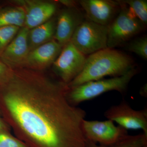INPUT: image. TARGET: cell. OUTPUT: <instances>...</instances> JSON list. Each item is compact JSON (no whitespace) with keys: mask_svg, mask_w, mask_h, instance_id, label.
I'll return each instance as SVG.
<instances>
[{"mask_svg":"<svg viewBox=\"0 0 147 147\" xmlns=\"http://www.w3.org/2000/svg\"><path fill=\"white\" fill-rule=\"evenodd\" d=\"M147 145V135L143 134L128 135L117 143L110 146L98 145L86 140V147H143Z\"/></svg>","mask_w":147,"mask_h":147,"instance_id":"2e32d148","label":"cell"},{"mask_svg":"<svg viewBox=\"0 0 147 147\" xmlns=\"http://www.w3.org/2000/svg\"><path fill=\"white\" fill-rule=\"evenodd\" d=\"M25 13L18 6L0 7V28L15 26L22 28L25 25Z\"/></svg>","mask_w":147,"mask_h":147,"instance_id":"9a60e30c","label":"cell"},{"mask_svg":"<svg viewBox=\"0 0 147 147\" xmlns=\"http://www.w3.org/2000/svg\"><path fill=\"white\" fill-rule=\"evenodd\" d=\"M20 28L15 26L0 28V57L16 36Z\"/></svg>","mask_w":147,"mask_h":147,"instance_id":"ac0fdd59","label":"cell"},{"mask_svg":"<svg viewBox=\"0 0 147 147\" xmlns=\"http://www.w3.org/2000/svg\"><path fill=\"white\" fill-rule=\"evenodd\" d=\"M13 2L21 7L25 13L24 27L30 30L53 18L57 11L55 3L38 0H19Z\"/></svg>","mask_w":147,"mask_h":147,"instance_id":"9c48e42d","label":"cell"},{"mask_svg":"<svg viewBox=\"0 0 147 147\" xmlns=\"http://www.w3.org/2000/svg\"><path fill=\"white\" fill-rule=\"evenodd\" d=\"M68 87L41 71L13 69L0 86V110L16 138L29 147H86V113L70 103Z\"/></svg>","mask_w":147,"mask_h":147,"instance_id":"6da1fadb","label":"cell"},{"mask_svg":"<svg viewBox=\"0 0 147 147\" xmlns=\"http://www.w3.org/2000/svg\"><path fill=\"white\" fill-rule=\"evenodd\" d=\"M84 20V14L76 7L62 10L57 19L54 39L63 46L70 41L76 29Z\"/></svg>","mask_w":147,"mask_h":147,"instance_id":"4fadbf2b","label":"cell"},{"mask_svg":"<svg viewBox=\"0 0 147 147\" xmlns=\"http://www.w3.org/2000/svg\"><path fill=\"white\" fill-rule=\"evenodd\" d=\"M0 114H1V110H0Z\"/></svg>","mask_w":147,"mask_h":147,"instance_id":"484cf974","label":"cell"},{"mask_svg":"<svg viewBox=\"0 0 147 147\" xmlns=\"http://www.w3.org/2000/svg\"><path fill=\"white\" fill-rule=\"evenodd\" d=\"M86 58L70 41L64 45L53 63V70L61 81L68 85L81 73Z\"/></svg>","mask_w":147,"mask_h":147,"instance_id":"52a82bcc","label":"cell"},{"mask_svg":"<svg viewBox=\"0 0 147 147\" xmlns=\"http://www.w3.org/2000/svg\"><path fill=\"white\" fill-rule=\"evenodd\" d=\"M0 147H29L7 130H0Z\"/></svg>","mask_w":147,"mask_h":147,"instance_id":"ffe728a7","label":"cell"},{"mask_svg":"<svg viewBox=\"0 0 147 147\" xmlns=\"http://www.w3.org/2000/svg\"><path fill=\"white\" fill-rule=\"evenodd\" d=\"M60 2L64 5L66 6L67 7H74L76 6V2L73 1H60Z\"/></svg>","mask_w":147,"mask_h":147,"instance_id":"7402d4cb","label":"cell"},{"mask_svg":"<svg viewBox=\"0 0 147 147\" xmlns=\"http://www.w3.org/2000/svg\"><path fill=\"white\" fill-rule=\"evenodd\" d=\"M137 71L134 67L122 76L91 81L72 88L68 87L67 97L71 104L77 106L82 102L91 100L106 92L116 91L123 94Z\"/></svg>","mask_w":147,"mask_h":147,"instance_id":"3957f363","label":"cell"},{"mask_svg":"<svg viewBox=\"0 0 147 147\" xmlns=\"http://www.w3.org/2000/svg\"><path fill=\"white\" fill-rule=\"evenodd\" d=\"M57 20L52 18L44 24L29 30L28 42L30 51L54 39Z\"/></svg>","mask_w":147,"mask_h":147,"instance_id":"5bb4252c","label":"cell"},{"mask_svg":"<svg viewBox=\"0 0 147 147\" xmlns=\"http://www.w3.org/2000/svg\"><path fill=\"white\" fill-rule=\"evenodd\" d=\"M13 69L0 60V86L5 84L12 74Z\"/></svg>","mask_w":147,"mask_h":147,"instance_id":"44dd1931","label":"cell"},{"mask_svg":"<svg viewBox=\"0 0 147 147\" xmlns=\"http://www.w3.org/2000/svg\"><path fill=\"white\" fill-rule=\"evenodd\" d=\"M143 147H147V145H145V146H144Z\"/></svg>","mask_w":147,"mask_h":147,"instance_id":"d4e9b609","label":"cell"},{"mask_svg":"<svg viewBox=\"0 0 147 147\" xmlns=\"http://www.w3.org/2000/svg\"><path fill=\"white\" fill-rule=\"evenodd\" d=\"M0 130H7L8 131V127L5 123L0 118Z\"/></svg>","mask_w":147,"mask_h":147,"instance_id":"603a6c76","label":"cell"},{"mask_svg":"<svg viewBox=\"0 0 147 147\" xmlns=\"http://www.w3.org/2000/svg\"><path fill=\"white\" fill-rule=\"evenodd\" d=\"M63 46L55 39L31 50L24 68L41 71L54 62L60 54Z\"/></svg>","mask_w":147,"mask_h":147,"instance_id":"7c38bea8","label":"cell"},{"mask_svg":"<svg viewBox=\"0 0 147 147\" xmlns=\"http://www.w3.org/2000/svg\"><path fill=\"white\" fill-rule=\"evenodd\" d=\"M129 51L135 53L142 59H147V38L142 37L133 40L127 46Z\"/></svg>","mask_w":147,"mask_h":147,"instance_id":"d6986e66","label":"cell"},{"mask_svg":"<svg viewBox=\"0 0 147 147\" xmlns=\"http://www.w3.org/2000/svg\"><path fill=\"white\" fill-rule=\"evenodd\" d=\"M121 2L130 9L135 16L145 26L147 24V1L146 0H125Z\"/></svg>","mask_w":147,"mask_h":147,"instance_id":"e0dca14e","label":"cell"},{"mask_svg":"<svg viewBox=\"0 0 147 147\" xmlns=\"http://www.w3.org/2000/svg\"><path fill=\"white\" fill-rule=\"evenodd\" d=\"M108 27L85 19L77 27L71 41L79 52L89 55L108 48Z\"/></svg>","mask_w":147,"mask_h":147,"instance_id":"5b68a950","label":"cell"},{"mask_svg":"<svg viewBox=\"0 0 147 147\" xmlns=\"http://www.w3.org/2000/svg\"><path fill=\"white\" fill-rule=\"evenodd\" d=\"M82 131L86 140L102 146H110L117 143L128 136L127 129L113 121H88L82 123Z\"/></svg>","mask_w":147,"mask_h":147,"instance_id":"8992f818","label":"cell"},{"mask_svg":"<svg viewBox=\"0 0 147 147\" xmlns=\"http://www.w3.org/2000/svg\"><path fill=\"white\" fill-rule=\"evenodd\" d=\"M140 94L142 95V96H147V84H145L143 87H142L140 91Z\"/></svg>","mask_w":147,"mask_h":147,"instance_id":"cb8c5ba5","label":"cell"},{"mask_svg":"<svg viewBox=\"0 0 147 147\" xmlns=\"http://www.w3.org/2000/svg\"><path fill=\"white\" fill-rule=\"evenodd\" d=\"M29 31L26 27L20 28L0 57V60L11 69L24 68L30 52L28 39Z\"/></svg>","mask_w":147,"mask_h":147,"instance_id":"8fae6325","label":"cell"},{"mask_svg":"<svg viewBox=\"0 0 147 147\" xmlns=\"http://www.w3.org/2000/svg\"><path fill=\"white\" fill-rule=\"evenodd\" d=\"M134 67L131 57L120 51L107 48L89 55L81 73L67 86L72 88L106 76H122Z\"/></svg>","mask_w":147,"mask_h":147,"instance_id":"7a4b0ae2","label":"cell"},{"mask_svg":"<svg viewBox=\"0 0 147 147\" xmlns=\"http://www.w3.org/2000/svg\"><path fill=\"white\" fill-rule=\"evenodd\" d=\"M79 3L88 20L106 26H108L115 19L121 7L119 1L82 0Z\"/></svg>","mask_w":147,"mask_h":147,"instance_id":"30bf717a","label":"cell"},{"mask_svg":"<svg viewBox=\"0 0 147 147\" xmlns=\"http://www.w3.org/2000/svg\"><path fill=\"white\" fill-rule=\"evenodd\" d=\"M120 3L119 12L108 26V48L123 45L144 30L145 25L125 4Z\"/></svg>","mask_w":147,"mask_h":147,"instance_id":"277c9868","label":"cell"},{"mask_svg":"<svg viewBox=\"0 0 147 147\" xmlns=\"http://www.w3.org/2000/svg\"><path fill=\"white\" fill-rule=\"evenodd\" d=\"M104 115L107 119L117 123L127 130L141 129L147 135V109L134 110L124 100L118 105L110 107Z\"/></svg>","mask_w":147,"mask_h":147,"instance_id":"ba28073f","label":"cell"}]
</instances>
